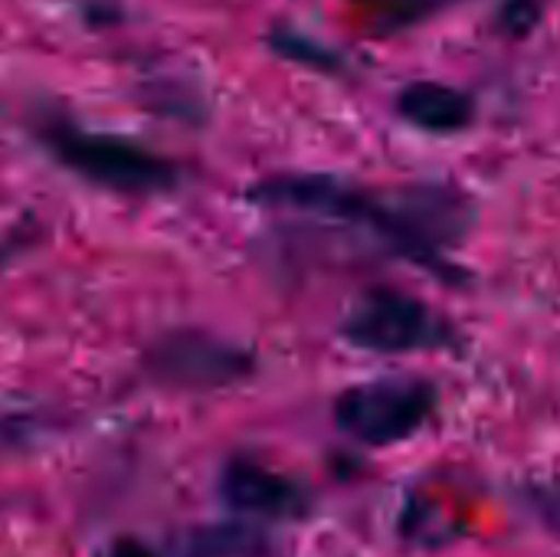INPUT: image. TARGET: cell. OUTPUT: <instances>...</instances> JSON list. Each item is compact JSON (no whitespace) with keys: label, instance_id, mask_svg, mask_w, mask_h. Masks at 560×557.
Returning a JSON list of instances; mask_svg holds the SVG:
<instances>
[{"label":"cell","instance_id":"cell-1","mask_svg":"<svg viewBox=\"0 0 560 557\" xmlns=\"http://www.w3.org/2000/svg\"><path fill=\"white\" fill-rule=\"evenodd\" d=\"M249 197L262 207L364 227L427 269L446 266V250L459 243L472 217L466 197L440 184L377 194L331 174H276L259 181Z\"/></svg>","mask_w":560,"mask_h":557},{"label":"cell","instance_id":"cell-2","mask_svg":"<svg viewBox=\"0 0 560 557\" xmlns=\"http://www.w3.org/2000/svg\"><path fill=\"white\" fill-rule=\"evenodd\" d=\"M36 138L62 167L115 194H164L174 190L180 181L174 161L121 135L89 131L66 118H46L36 128Z\"/></svg>","mask_w":560,"mask_h":557},{"label":"cell","instance_id":"cell-3","mask_svg":"<svg viewBox=\"0 0 560 557\" xmlns=\"http://www.w3.org/2000/svg\"><path fill=\"white\" fill-rule=\"evenodd\" d=\"M436 387L417 378H384L348 387L335 401V423L364 446H397L413 440L436 414Z\"/></svg>","mask_w":560,"mask_h":557},{"label":"cell","instance_id":"cell-4","mask_svg":"<svg viewBox=\"0 0 560 557\" xmlns=\"http://www.w3.org/2000/svg\"><path fill=\"white\" fill-rule=\"evenodd\" d=\"M341 335L351 348L371 355L440 351V348H453L456 341L453 325L436 309L397 289L364 292L348 309L341 322Z\"/></svg>","mask_w":560,"mask_h":557},{"label":"cell","instance_id":"cell-5","mask_svg":"<svg viewBox=\"0 0 560 557\" xmlns=\"http://www.w3.org/2000/svg\"><path fill=\"white\" fill-rule=\"evenodd\" d=\"M148 374L171 387L217 391L253 371V355L207 332H171L148 351Z\"/></svg>","mask_w":560,"mask_h":557},{"label":"cell","instance_id":"cell-6","mask_svg":"<svg viewBox=\"0 0 560 557\" xmlns=\"http://www.w3.org/2000/svg\"><path fill=\"white\" fill-rule=\"evenodd\" d=\"M220 492L236 512L256 515V519H272V522L302 519L312 509L305 486H299L285 473H276V469H269L256 460H243V456H236L223 466Z\"/></svg>","mask_w":560,"mask_h":557},{"label":"cell","instance_id":"cell-7","mask_svg":"<svg viewBox=\"0 0 560 557\" xmlns=\"http://www.w3.org/2000/svg\"><path fill=\"white\" fill-rule=\"evenodd\" d=\"M400 115L423 131L433 135H453L472 125L476 105L466 92L443 85V82H413L397 95Z\"/></svg>","mask_w":560,"mask_h":557},{"label":"cell","instance_id":"cell-8","mask_svg":"<svg viewBox=\"0 0 560 557\" xmlns=\"http://www.w3.org/2000/svg\"><path fill=\"white\" fill-rule=\"evenodd\" d=\"M354 3L381 33H394V30H404V26H413V23L433 16L436 10L450 7L453 0H354Z\"/></svg>","mask_w":560,"mask_h":557},{"label":"cell","instance_id":"cell-9","mask_svg":"<svg viewBox=\"0 0 560 557\" xmlns=\"http://www.w3.org/2000/svg\"><path fill=\"white\" fill-rule=\"evenodd\" d=\"M269 46L282 56V59H292V62H302L308 69H318V72H341L345 69V59L331 49H325L318 39L312 36H302L289 26H279L269 33Z\"/></svg>","mask_w":560,"mask_h":557},{"label":"cell","instance_id":"cell-10","mask_svg":"<svg viewBox=\"0 0 560 557\" xmlns=\"http://www.w3.org/2000/svg\"><path fill=\"white\" fill-rule=\"evenodd\" d=\"M249 552H259V542L243 525H223V529L194 535L190 557H240Z\"/></svg>","mask_w":560,"mask_h":557},{"label":"cell","instance_id":"cell-11","mask_svg":"<svg viewBox=\"0 0 560 557\" xmlns=\"http://www.w3.org/2000/svg\"><path fill=\"white\" fill-rule=\"evenodd\" d=\"M545 7H548V0H502V7L495 13V23H499V30L505 36L522 39L538 26Z\"/></svg>","mask_w":560,"mask_h":557},{"label":"cell","instance_id":"cell-12","mask_svg":"<svg viewBox=\"0 0 560 557\" xmlns=\"http://www.w3.org/2000/svg\"><path fill=\"white\" fill-rule=\"evenodd\" d=\"M528 509L538 515V522L560 538V479H548V483H535L525 492Z\"/></svg>","mask_w":560,"mask_h":557},{"label":"cell","instance_id":"cell-13","mask_svg":"<svg viewBox=\"0 0 560 557\" xmlns=\"http://www.w3.org/2000/svg\"><path fill=\"white\" fill-rule=\"evenodd\" d=\"M105 557H161L154 548H148L144 542H138V538H118Z\"/></svg>","mask_w":560,"mask_h":557}]
</instances>
